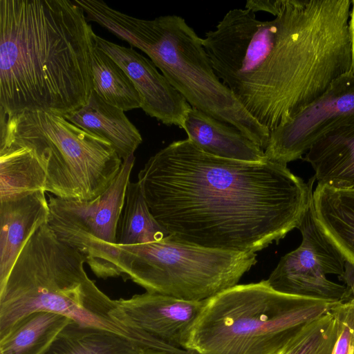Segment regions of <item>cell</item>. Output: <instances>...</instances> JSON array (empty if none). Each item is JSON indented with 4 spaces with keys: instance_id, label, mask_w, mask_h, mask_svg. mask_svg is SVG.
Returning <instances> with one entry per match:
<instances>
[{
    "instance_id": "44dd1931",
    "label": "cell",
    "mask_w": 354,
    "mask_h": 354,
    "mask_svg": "<svg viewBox=\"0 0 354 354\" xmlns=\"http://www.w3.org/2000/svg\"><path fill=\"white\" fill-rule=\"evenodd\" d=\"M72 319L39 310L19 320L0 340V354H41Z\"/></svg>"
},
{
    "instance_id": "ba28073f",
    "label": "cell",
    "mask_w": 354,
    "mask_h": 354,
    "mask_svg": "<svg viewBox=\"0 0 354 354\" xmlns=\"http://www.w3.org/2000/svg\"><path fill=\"white\" fill-rule=\"evenodd\" d=\"M0 127L35 155L46 176L45 191L67 200L91 201L120 171L122 160L107 140L63 115L45 111L1 113Z\"/></svg>"
},
{
    "instance_id": "7a4b0ae2",
    "label": "cell",
    "mask_w": 354,
    "mask_h": 354,
    "mask_svg": "<svg viewBox=\"0 0 354 354\" xmlns=\"http://www.w3.org/2000/svg\"><path fill=\"white\" fill-rule=\"evenodd\" d=\"M351 0H277L274 18L229 10L202 38L219 79L270 131L350 73Z\"/></svg>"
},
{
    "instance_id": "5b68a950",
    "label": "cell",
    "mask_w": 354,
    "mask_h": 354,
    "mask_svg": "<svg viewBox=\"0 0 354 354\" xmlns=\"http://www.w3.org/2000/svg\"><path fill=\"white\" fill-rule=\"evenodd\" d=\"M94 21L144 52L189 104L236 128L263 150L270 131L257 121L216 74L201 38L181 17L144 19L102 0H75Z\"/></svg>"
},
{
    "instance_id": "cb8c5ba5",
    "label": "cell",
    "mask_w": 354,
    "mask_h": 354,
    "mask_svg": "<svg viewBox=\"0 0 354 354\" xmlns=\"http://www.w3.org/2000/svg\"><path fill=\"white\" fill-rule=\"evenodd\" d=\"M337 335L336 320L328 310L305 324L281 354H332Z\"/></svg>"
},
{
    "instance_id": "6da1fadb",
    "label": "cell",
    "mask_w": 354,
    "mask_h": 354,
    "mask_svg": "<svg viewBox=\"0 0 354 354\" xmlns=\"http://www.w3.org/2000/svg\"><path fill=\"white\" fill-rule=\"evenodd\" d=\"M149 209L174 239L221 250L255 252L297 228L312 199L287 165L210 155L189 139L174 141L138 174Z\"/></svg>"
},
{
    "instance_id": "ffe728a7",
    "label": "cell",
    "mask_w": 354,
    "mask_h": 354,
    "mask_svg": "<svg viewBox=\"0 0 354 354\" xmlns=\"http://www.w3.org/2000/svg\"><path fill=\"white\" fill-rule=\"evenodd\" d=\"M150 350L156 349L109 330L73 320L41 354H137Z\"/></svg>"
},
{
    "instance_id": "2e32d148",
    "label": "cell",
    "mask_w": 354,
    "mask_h": 354,
    "mask_svg": "<svg viewBox=\"0 0 354 354\" xmlns=\"http://www.w3.org/2000/svg\"><path fill=\"white\" fill-rule=\"evenodd\" d=\"M182 129L188 139L210 155L251 162L268 160L264 150L236 128L195 108L187 113Z\"/></svg>"
},
{
    "instance_id": "484cf974",
    "label": "cell",
    "mask_w": 354,
    "mask_h": 354,
    "mask_svg": "<svg viewBox=\"0 0 354 354\" xmlns=\"http://www.w3.org/2000/svg\"><path fill=\"white\" fill-rule=\"evenodd\" d=\"M245 8L254 12L264 11L273 15L277 10V0L247 1Z\"/></svg>"
},
{
    "instance_id": "5bb4252c",
    "label": "cell",
    "mask_w": 354,
    "mask_h": 354,
    "mask_svg": "<svg viewBox=\"0 0 354 354\" xmlns=\"http://www.w3.org/2000/svg\"><path fill=\"white\" fill-rule=\"evenodd\" d=\"M44 190L0 201V287L32 234L48 223L49 207Z\"/></svg>"
},
{
    "instance_id": "e0dca14e",
    "label": "cell",
    "mask_w": 354,
    "mask_h": 354,
    "mask_svg": "<svg viewBox=\"0 0 354 354\" xmlns=\"http://www.w3.org/2000/svg\"><path fill=\"white\" fill-rule=\"evenodd\" d=\"M122 109L105 102L93 90L87 103L65 115L68 121L110 142L122 160L134 155L141 134Z\"/></svg>"
},
{
    "instance_id": "52a82bcc",
    "label": "cell",
    "mask_w": 354,
    "mask_h": 354,
    "mask_svg": "<svg viewBox=\"0 0 354 354\" xmlns=\"http://www.w3.org/2000/svg\"><path fill=\"white\" fill-rule=\"evenodd\" d=\"M336 302L284 294L266 280L209 299L186 350L194 354H280L308 322Z\"/></svg>"
},
{
    "instance_id": "83f0119b",
    "label": "cell",
    "mask_w": 354,
    "mask_h": 354,
    "mask_svg": "<svg viewBox=\"0 0 354 354\" xmlns=\"http://www.w3.org/2000/svg\"><path fill=\"white\" fill-rule=\"evenodd\" d=\"M349 30L351 39V66L350 73L354 75V0H351Z\"/></svg>"
},
{
    "instance_id": "d6986e66",
    "label": "cell",
    "mask_w": 354,
    "mask_h": 354,
    "mask_svg": "<svg viewBox=\"0 0 354 354\" xmlns=\"http://www.w3.org/2000/svg\"><path fill=\"white\" fill-rule=\"evenodd\" d=\"M313 204L319 225L346 261L354 265V190L318 184Z\"/></svg>"
},
{
    "instance_id": "f546056e",
    "label": "cell",
    "mask_w": 354,
    "mask_h": 354,
    "mask_svg": "<svg viewBox=\"0 0 354 354\" xmlns=\"http://www.w3.org/2000/svg\"><path fill=\"white\" fill-rule=\"evenodd\" d=\"M281 354V353H280Z\"/></svg>"
},
{
    "instance_id": "603a6c76",
    "label": "cell",
    "mask_w": 354,
    "mask_h": 354,
    "mask_svg": "<svg viewBox=\"0 0 354 354\" xmlns=\"http://www.w3.org/2000/svg\"><path fill=\"white\" fill-rule=\"evenodd\" d=\"M91 71L93 90L105 102L124 111L141 108L140 95L129 75L95 41Z\"/></svg>"
},
{
    "instance_id": "7c38bea8",
    "label": "cell",
    "mask_w": 354,
    "mask_h": 354,
    "mask_svg": "<svg viewBox=\"0 0 354 354\" xmlns=\"http://www.w3.org/2000/svg\"><path fill=\"white\" fill-rule=\"evenodd\" d=\"M207 300L190 301L146 292L115 301L111 316L120 324L186 350Z\"/></svg>"
},
{
    "instance_id": "3957f363",
    "label": "cell",
    "mask_w": 354,
    "mask_h": 354,
    "mask_svg": "<svg viewBox=\"0 0 354 354\" xmlns=\"http://www.w3.org/2000/svg\"><path fill=\"white\" fill-rule=\"evenodd\" d=\"M94 32L70 0H0V112L64 116L93 88Z\"/></svg>"
},
{
    "instance_id": "9c48e42d",
    "label": "cell",
    "mask_w": 354,
    "mask_h": 354,
    "mask_svg": "<svg viewBox=\"0 0 354 354\" xmlns=\"http://www.w3.org/2000/svg\"><path fill=\"white\" fill-rule=\"evenodd\" d=\"M297 228L302 234L301 245L280 259L267 282L284 294L346 301V286L329 280L326 275L342 276L346 260L319 225L313 199Z\"/></svg>"
},
{
    "instance_id": "277c9868",
    "label": "cell",
    "mask_w": 354,
    "mask_h": 354,
    "mask_svg": "<svg viewBox=\"0 0 354 354\" xmlns=\"http://www.w3.org/2000/svg\"><path fill=\"white\" fill-rule=\"evenodd\" d=\"M82 254L60 241L48 223L29 238L0 287V340L27 315L39 310L66 316L151 348L161 342L115 320V301L87 275Z\"/></svg>"
},
{
    "instance_id": "d4e9b609",
    "label": "cell",
    "mask_w": 354,
    "mask_h": 354,
    "mask_svg": "<svg viewBox=\"0 0 354 354\" xmlns=\"http://www.w3.org/2000/svg\"><path fill=\"white\" fill-rule=\"evenodd\" d=\"M329 311L335 319L338 329L332 354H354V299L336 302Z\"/></svg>"
},
{
    "instance_id": "f1b7e54d",
    "label": "cell",
    "mask_w": 354,
    "mask_h": 354,
    "mask_svg": "<svg viewBox=\"0 0 354 354\" xmlns=\"http://www.w3.org/2000/svg\"><path fill=\"white\" fill-rule=\"evenodd\" d=\"M137 354H194L190 351L178 348L176 350H150L147 351L141 352Z\"/></svg>"
},
{
    "instance_id": "8fae6325",
    "label": "cell",
    "mask_w": 354,
    "mask_h": 354,
    "mask_svg": "<svg viewBox=\"0 0 354 354\" xmlns=\"http://www.w3.org/2000/svg\"><path fill=\"white\" fill-rule=\"evenodd\" d=\"M352 115L354 75L348 73L334 80L321 96L288 123L270 131L266 156L283 165L301 158L330 127Z\"/></svg>"
},
{
    "instance_id": "4fadbf2b",
    "label": "cell",
    "mask_w": 354,
    "mask_h": 354,
    "mask_svg": "<svg viewBox=\"0 0 354 354\" xmlns=\"http://www.w3.org/2000/svg\"><path fill=\"white\" fill-rule=\"evenodd\" d=\"M95 42L127 73L141 99V109L162 124L183 127L191 106L153 62L135 50L94 35Z\"/></svg>"
},
{
    "instance_id": "ac0fdd59",
    "label": "cell",
    "mask_w": 354,
    "mask_h": 354,
    "mask_svg": "<svg viewBox=\"0 0 354 354\" xmlns=\"http://www.w3.org/2000/svg\"><path fill=\"white\" fill-rule=\"evenodd\" d=\"M46 183L45 171L33 152L0 127V201L45 191Z\"/></svg>"
},
{
    "instance_id": "30bf717a",
    "label": "cell",
    "mask_w": 354,
    "mask_h": 354,
    "mask_svg": "<svg viewBox=\"0 0 354 354\" xmlns=\"http://www.w3.org/2000/svg\"><path fill=\"white\" fill-rule=\"evenodd\" d=\"M136 158L122 160L110 186L91 201L49 195L48 224L62 242L81 252L91 242L115 243L116 227Z\"/></svg>"
},
{
    "instance_id": "8992f818",
    "label": "cell",
    "mask_w": 354,
    "mask_h": 354,
    "mask_svg": "<svg viewBox=\"0 0 354 354\" xmlns=\"http://www.w3.org/2000/svg\"><path fill=\"white\" fill-rule=\"evenodd\" d=\"M83 256L99 278L121 276L146 292L190 301L209 299L237 285L257 261L255 252L199 247L170 235L134 245L91 242Z\"/></svg>"
},
{
    "instance_id": "7402d4cb",
    "label": "cell",
    "mask_w": 354,
    "mask_h": 354,
    "mask_svg": "<svg viewBox=\"0 0 354 354\" xmlns=\"http://www.w3.org/2000/svg\"><path fill=\"white\" fill-rule=\"evenodd\" d=\"M169 235L151 214L139 183L129 181L117 224L115 244L140 245L159 241Z\"/></svg>"
},
{
    "instance_id": "9a60e30c",
    "label": "cell",
    "mask_w": 354,
    "mask_h": 354,
    "mask_svg": "<svg viewBox=\"0 0 354 354\" xmlns=\"http://www.w3.org/2000/svg\"><path fill=\"white\" fill-rule=\"evenodd\" d=\"M318 184L354 190V115L324 132L306 153Z\"/></svg>"
},
{
    "instance_id": "4316f807",
    "label": "cell",
    "mask_w": 354,
    "mask_h": 354,
    "mask_svg": "<svg viewBox=\"0 0 354 354\" xmlns=\"http://www.w3.org/2000/svg\"><path fill=\"white\" fill-rule=\"evenodd\" d=\"M339 278L345 283L346 287V301L354 299V265L346 261L344 272Z\"/></svg>"
}]
</instances>
